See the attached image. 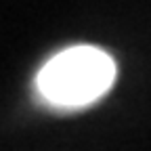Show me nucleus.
I'll list each match as a JSON object with an SVG mask.
<instances>
[{"instance_id": "1", "label": "nucleus", "mask_w": 151, "mask_h": 151, "mask_svg": "<svg viewBox=\"0 0 151 151\" xmlns=\"http://www.w3.org/2000/svg\"><path fill=\"white\" fill-rule=\"evenodd\" d=\"M116 80V63L97 46H71L38 73V92L57 107H84L97 101Z\"/></svg>"}]
</instances>
